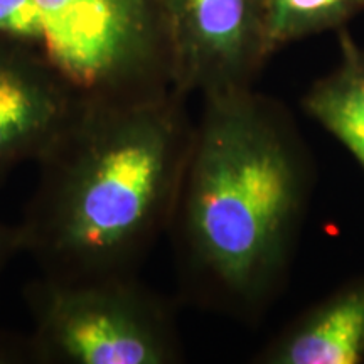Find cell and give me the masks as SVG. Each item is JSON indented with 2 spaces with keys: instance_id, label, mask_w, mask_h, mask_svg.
I'll return each instance as SVG.
<instances>
[{
  "instance_id": "1",
  "label": "cell",
  "mask_w": 364,
  "mask_h": 364,
  "mask_svg": "<svg viewBox=\"0 0 364 364\" xmlns=\"http://www.w3.org/2000/svg\"><path fill=\"white\" fill-rule=\"evenodd\" d=\"M169 233L182 294L255 321L284 289L314 188L292 113L257 88L209 95Z\"/></svg>"
},
{
  "instance_id": "2",
  "label": "cell",
  "mask_w": 364,
  "mask_h": 364,
  "mask_svg": "<svg viewBox=\"0 0 364 364\" xmlns=\"http://www.w3.org/2000/svg\"><path fill=\"white\" fill-rule=\"evenodd\" d=\"M188 97L85 103L38 161L19 225L43 275H135L169 230L193 144Z\"/></svg>"
},
{
  "instance_id": "3",
  "label": "cell",
  "mask_w": 364,
  "mask_h": 364,
  "mask_svg": "<svg viewBox=\"0 0 364 364\" xmlns=\"http://www.w3.org/2000/svg\"><path fill=\"white\" fill-rule=\"evenodd\" d=\"M27 58L80 103L135 102L172 90L164 0H34Z\"/></svg>"
},
{
  "instance_id": "4",
  "label": "cell",
  "mask_w": 364,
  "mask_h": 364,
  "mask_svg": "<svg viewBox=\"0 0 364 364\" xmlns=\"http://www.w3.org/2000/svg\"><path fill=\"white\" fill-rule=\"evenodd\" d=\"M39 364H174L182 344L169 304L135 275L24 287Z\"/></svg>"
},
{
  "instance_id": "5",
  "label": "cell",
  "mask_w": 364,
  "mask_h": 364,
  "mask_svg": "<svg viewBox=\"0 0 364 364\" xmlns=\"http://www.w3.org/2000/svg\"><path fill=\"white\" fill-rule=\"evenodd\" d=\"M164 9L177 93L253 88L273 56L263 0H164Z\"/></svg>"
},
{
  "instance_id": "6",
  "label": "cell",
  "mask_w": 364,
  "mask_h": 364,
  "mask_svg": "<svg viewBox=\"0 0 364 364\" xmlns=\"http://www.w3.org/2000/svg\"><path fill=\"white\" fill-rule=\"evenodd\" d=\"M81 105L46 68L0 48V176L38 164Z\"/></svg>"
},
{
  "instance_id": "7",
  "label": "cell",
  "mask_w": 364,
  "mask_h": 364,
  "mask_svg": "<svg viewBox=\"0 0 364 364\" xmlns=\"http://www.w3.org/2000/svg\"><path fill=\"white\" fill-rule=\"evenodd\" d=\"M263 364L364 363V277L309 307L260 353Z\"/></svg>"
},
{
  "instance_id": "8",
  "label": "cell",
  "mask_w": 364,
  "mask_h": 364,
  "mask_svg": "<svg viewBox=\"0 0 364 364\" xmlns=\"http://www.w3.org/2000/svg\"><path fill=\"white\" fill-rule=\"evenodd\" d=\"M336 66L314 81L302 110L346 147L364 171V48L348 27L338 31Z\"/></svg>"
},
{
  "instance_id": "9",
  "label": "cell",
  "mask_w": 364,
  "mask_h": 364,
  "mask_svg": "<svg viewBox=\"0 0 364 364\" xmlns=\"http://www.w3.org/2000/svg\"><path fill=\"white\" fill-rule=\"evenodd\" d=\"M263 7L275 54L297 41L348 27L364 14V0H263Z\"/></svg>"
},
{
  "instance_id": "10",
  "label": "cell",
  "mask_w": 364,
  "mask_h": 364,
  "mask_svg": "<svg viewBox=\"0 0 364 364\" xmlns=\"http://www.w3.org/2000/svg\"><path fill=\"white\" fill-rule=\"evenodd\" d=\"M0 364H39L31 334L0 329Z\"/></svg>"
},
{
  "instance_id": "11",
  "label": "cell",
  "mask_w": 364,
  "mask_h": 364,
  "mask_svg": "<svg viewBox=\"0 0 364 364\" xmlns=\"http://www.w3.org/2000/svg\"><path fill=\"white\" fill-rule=\"evenodd\" d=\"M22 253L19 226L0 223V279L14 258Z\"/></svg>"
}]
</instances>
